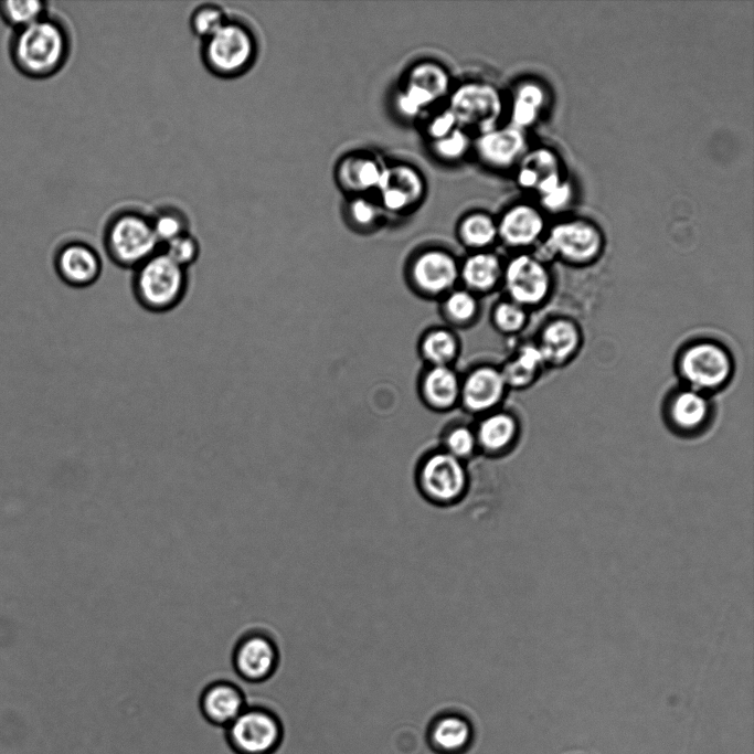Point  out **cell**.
I'll use <instances>...</instances> for the list:
<instances>
[{"label":"cell","instance_id":"obj_1","mask_svg":"<svg viewBox=\"0 0 754 754\" xmlns=\"http://www.w3.org/2000/svg\"><path fill=\"white\" fill-rule=\"evenodd\" d=\"M71 41L65 26L49 15L15 30L10 56L17 70L31 78H46L67 61Z\"/></svg>","mask_w":754,"mask_h":754},{"label":"cell","instance_id":"obj_2","mask_svg":"<svg viewBox=\"0 0 754 754\" xmlns=\"http://www.w3.org/2000/svg\"><path fill=\"white\" fill-rule=\"evenodd\" d=\"M188 269L161 249L132 270L131 290L136 301L155 314L174 309L185 298Z\"/></svg>","mask_w":754,"mask_h":754},{"label":"cell","instance_id":"obj_3","mask_svg":"<svg viewBox=\"0 0 754 754\" xmlns=\"http://www.w3.org/2000/svg\"><path fill=\"white\" fill-rule=\"evenodd\" d=\"M103 243L115 265L132 270L161 249L150 217L137 211L115 214L105 227Z\"/></svg>","mask_w":754,"mask_h":754},{"label":"cell","instance_id":"obj_4","mask_svg":"<svg viewBox=\"0 0 754 754\" xmlns=\"http://www.w3.org/2000/svg\"><path fill=\"white\" fill-rule=\"evenodd\" d=\"M202 60L206 68L220 77H236L255 63L258 43L244 22L229 19L213 35L202 41Z\"/></svg>","mask_w":754,"mask_h":754},{"label":"cell","instance_id":"obj_5","mask_svg":"<svg viewBox=\"0 0 754 754\" xmlns=\"http://www.w3.org/2000/svg\"><path fill=\"white\" fill-rule=\"evenodd\" d=\"M415 479L423 498L439 507L458 503L469 485L465 463L443 449L427 454L420 461Z\"/></svg>","mask_w":754,"mask_h":754},{"label":"cell","instance_id":"obj_6","mask_svg":"<svg viewBox=\"0 0 754 754\" xmlns=\"http://www.w3.org/2000/svg\"><path fill=\"white\" fill-rule=\"evenodd\" d=\"M284 737L279 716L269 708L247 704L224 729V739L234 754H274Z\"/></svg>","mask_w":754,"mask_h":754},{"label":"cell","instance_id":"obj_7","mask_svg":"<svg viewBox=\"0 0 754 754\" xmlns=\"http://www.w3.org/2000/svg\"><path fill=\"white\" fill-rule=\"evenodd\" d=\"M603 246L604 235L596 223L583 217L566 219L552 225L537 257L542 262L560 257L572 264H586L601 254Z\"/></svg>","mask_w":754,"mask_h":754},{"label":"cell","instance_id":"obj_8","mask_svg":"<svg viewBox=\"0 0 754 754\" xmlns=\"http://www.w3.org/2000/svg\"><path fill=\"white\" fill-rule=\"evenodd\" d=\"M448 109L459 128L479 134L495 127L503 113V100L491 84L468 82L459 85L449 98Z\"/></svg>","mask_w":754,"mask_h":754},{"label":"cell","instance_id":"obj_9","mask_svg":"<svg viewBox=\"0 0 754 754\" xmlns=\"http://www.w3.org/2000/svg\"><path fill=\"white\" fill-rule=\"evenodd\" d=\"M679 370L690 389L702 393L716 390L729 380L732 373V360L722 346L701 341L683 351Z\"/></svg>","mask_w":754,"mask_h":754},{"label":"cell","instance_id":"obj_10","mask_svg":"<svg viewBox=\"0 0 754 754\" xmlns=\"http://www.w3.org/2000/svg\"><path fill=\"white\" fill-rule=\"evenodd\" d=\"M279 658L275 639L263 631L253 630L240 637L233 648L231 662L241 680L255 684L274 676Z\"/></svg>","mask_w":754,"mask_h":754},{"label":"cell","instance_id":"obj_11","mask_svg":"<svg viewBox=\"0 0 754 754\" xmlns=\"http://www.w3.org/2000/svg\"><path fill=\"white\" fill-rule=\"evenodd\" d=\"M502 280L509 300L525 307L543 301L551 287L550 274L537 256L520 254L503 267Z\"/></svg>","mask_w":754,"mask_h":754},{"label":"cell","instance_id":"obj_12","mask_svg":"<svg viewBox=\"0 0 754 754\" xmlns=\"http://www.w3.org/2000/svg\"><path fill=\"white\" fill-rule=\"evenodd\" d=\"M449 89L447 72L434 62L414 65L407 74L404 91L396 98L400 113L415 117L445 96Z\"/></svg>","mask_w":754,"mask_h":754},{"label":"cell","instance_id":"obj_13","mask_svg":"<svg viewBox=\"0 0 754 754\" xmlns=\"http://www.w3.org/2000/svg\"><path fill=\"white\" fill-rule=\"evenodd\" d=\"M410 277L421 293L429 296L446 295L459 279V264L450 253L429 248L414 258Z\"/></svg>","mask_w":754,"mask_h":754},{"label":"cell","instance_id":"obj_14","mask_svg":"<svg viewBox=\"0 0 754 754\" xmlns=\"http://www.w3.org/2000/svg\"><path fill=\"white\" fill-rule=\"evenodd\" d=\"M517 166V183L537 193L538 198L567 180L562 159L549 147L528 150Z\"/></svg>","mask_w":754,"mask_h":754},{"label":"cell","instance_id":"obj_15","mask_svg":"<svg viewBox=\"0 0 754 754\" xmlns=\"http://www.w3.org/2000/svg\"><path fill=\"white\" fill-rule=\"evenodd\" d=\"M475 148L481 161L489 167L509 169L522 159L528 144L524 130L509 124L479 134Z\"/></svg>","mask_w":754,"mask_h":754},{"label":"cell","instance_id":"obj_16","mask_svg":"<svg viewBox=\"0 0 754 754\" xmlns=\"http://www.w3.org/2000/svg\"><path fill=\"white\" fill-rule=\"evenodd\" d=\"M54 262L60 278L75 288L95 284L103 272L99 253L94 246L82 241H71L62 245Z\"/></svg>","mask_w":754,"mask_h":754},{"label":"cell","instance_id":"obj_17","mask_svg":"<svg viewBox=\"0 0 754 754\" xmlns=\"http://www.w3.org/2000/svg\"><path fill=\"white\" fill-rule=\"evenodd\" d=\"M498 238L513 248L528 247L541 240L545 230L543 211L530 203L510 206L497 221Z\"/></svg>","mask_w":754,"mask_h":754},{"label":"cell","instance_id":"obj_18","mask_svg":"<svg viewBox=\"0 0 754 754\" xmlns=\"http://www.w3.org/2000/svg\"><path fill=\"white\" fill-rule=\"evenodd\" d=\"M507 387L501 370L480 365L461 380L459 402L470 413H487L501 402Z\"/></svg>","mask_w":754,"mask_h":754},{"label":"cell","instance_id":"obj_19","mask_svg":"<svg viewBox=\"0 0 754 754\" xmlns=\"http://www.w3.org/2000/svg\"><path fill=\"white\" fill-rule=\"evenodd\" d=\"M247 705L242 688L230 680H215L203 688L199 710L211 725L225 729Z\"/></svg>","mask_w":754,"mask_h":754},{"label":"cell","instance_id":"obj_20","mask_svg":"<svg viewBox=\"0 0 754 754\" xmlns=\"http://www.w3.org/2000/svg\"><path fill=\"white\" fill-rule=\"evenodd\" d=\"M378 190L385 209L400 212L415 204L424 192L421 174L410 166L384 168Z\"/></svg>","mask_w":754,"mask_h":754},{"label":"cell","instance_id":"obj_21","mask_svg":"<svg viewBox=\"0 0 754 754\" xmlns=\"http://www.w3.org/2000/svg\"><path fill=\"white\" fill-rule=\"evenodd\" d=\"M580 342L578 327L573 321L561 318L550 321L543 328L538 348L544 362L559 365L575 354Z\"/></svg>","mask_w":754,"mask_h":754},{"label":"cell","instance_id":"obj_22","mask_svg":"<svg viewBox=\"0 0 754 754\" xmlns=\"http://www.w3.org/2000/svg\"><path fill=\"white\" fill-rule=\"evenodd\" d=\"M460 385L452 365H431L423 375L421 391L428 406L445 411L459 402Z\"/></svg>","mask_w":754,"mask_h":754},{"label":"cell","instance_id":"obj_23","mask_svg":"<svg viewBox=\"0 0 754 754\" xmlns=\"http://www.w3.org/2000/svg\"><path fill=\"white\" fill-rule=\"evenodd\" d=\"M428 740L438 753L460 754L471 743L472 728L470 722L459 714H443L432 723Z\"/></svg>","mask_w":754,"mask_h":754},{"label":"cell","instance_id":"obj_24","mask_svg":"<svg viewBox=\"0 0 754 754\" xmlns=\"http://www.w3.org/2000/svg\"><path fill=\"white\" fill-rule=\"evenodd\" d=\"M503 266L495 253L478 251L459 264V279L474 294L492 290L502 279Z\"/></svg>","mask_w":754,"mask_h":754},{"label":"cell","instance_id":"obj_25","mask_svg":"<svg viewBox=\"0 0 754 754\" xmlns=\"http://www.w3.org/2000/svg\"><path fill=\"white\" fill-rule=\"evenodd\" d=\"M475 433L478 449L497 455L512 445L518 433V424L511 414L493 412L480 421Z\"/></svg>","mask_w":754,"mask_h":754},{"label":"cell","instance_id":"obj_26","mask_svg":"<svg viewBox=\"0 0 754 754\" xmlns=\"http://www.w3.org/2000/svg\"><path fill=\"white\" fill-rule=\"evenodd\" d=\"M548 94L545 88L533 81L521 83L513 95L510 111V125L522 130L533 126L545 106Z\"/></svg>","mask_w":754,"mask_h":754},{"label":"cell","instance_id":"obj_27","mask_svg":"<svg viewBox=\"0 0 754 754\" xmlns=\"http://www.w3.org/2000/svg\"><path fill=\"white\" fill-rule=\"evenodd\" d=\"M710 404L705 395L689 389L678 392L669 405L672 423L682 431L699 428L708 418Z\"/></svg>","mask_w":754,"mask_h":754},{"label":"cell","instance_id":"obj_28","mask_svg":"<svg viewBox=\"0 0 754 754\" xmlns=\"http://www.w3.org/2000/svg\"><path fill=\"white\" fill-rule=\"evenodd\" d=\"M383 169L376 161L365 157H349L340 166L341 182L349 189L367 191L380 185Z\"/></svg>","mask_w":754,"mask_h":754},{"label":"cell","instance_id":"obj_29","mask_svg":"<svg viewBox=\"0 0 754 754\" xmlns=\"http://www.w3.org/2000/svg\"><path fill=\"white\" fill-rule=\"evenodd\" d=\"M543 363L544 360L538 346L521 347L513 359L501 369L507 386H527L534 380Z\"/></svg>","mask_w":754,"mask_h":754},{"label":"cell","instance_id":"obj_30","mask_svg":"<svg viewBox=\"0 0 754 754\" xmlns=\"http://www.w3.org/2000/svg\"><path fill=\"white\" fill-rule=\"evenodd\" d=\"M458 234L466 246L485 251L498 240L497 221L484 212L468 214L461 220Z\"/></svg>","mask_w":754,"mask_h":754},{"label":"cell","instance_id":"obj_31","mask_svg":"<svg viewBox=\"0 0 754 754\" xmlns=\"http://www.w3.org/2000/svg\"><path fill=\"white\" fill-rule=\"evenodd\" d=\"M458 350L455 334L442 328L428 331L421 341L422 355L431 365H450Z\"/></svg>","mask_w":754,"mask_h":754},{"label":"cell","instance_id":"obj_32","mask_svg":"<svg viewBox=\"0 0 754 754\" xmlns=\"http://www.w3.org/2000/svg\"><path fill=\"white\" fill-rule=\"evenodd\" d=\"M46 11V3L39 0L0 1V17L14 30L22 29L42 19L47 15Z\"/></svg>","mask_w":754,"mask_h":754},{"label":"cell","instance_id":"obj_33","mask_svg":"<svg viewBox=\"0 0 754 754\" xmlns=\"http://www.w3.org/2000/svg\"><path fill=\"white\" fill-rule=\"evenodd\" d=\"M479 310L476 294L466 288L453 289L445 295L443 311L455 325H466L476 318Z\"/></svg>","mask_w":754,"mask_h":754},{"label":"cell","instance_id":"obj_34","mask_svg":"<svg viewBox=\"0 0 754 754\" xmlns=\"http://www.w3.org/2000/svg\"><path fill=\"white\" fill-rule=\"evenodd\" d=\"M150 220L155 235L161 246L189 232L185 214L174 208L161 209Z\"/></svg>","mask_w":754,"mask_h":754},{"label":"cell","instance_id":"obj_35","mask_svg":"<svg viewBox=\"0 0 754 754\" xmlns=\"http://www.w3.org/2000/svg\"><path fill=\"white\" fill-rule=\"evenodd\" d=\"M230 18L216 4L206 3L197 7L190 17V28L202 41L219 31Z\"/></svg>","mask_w":754,"mask_h":754},{"label":"cell","instance_id":"obj_36","mask_svg":"<svg viewBox=\"0 0 754 754\" xmlns=\"http://www.w3.org/2000/svg\"><path fill=\"white\" fill-rule=\"evenodd\" d=\"M443 445V450L464 463L478 450L475 429L465 424L450 427L444 435Z\"/></svg>","mask_w":754,"mask_h":754},{"label":"cell","instance_id":"obj_37","mask_svg":"<svg viewBox=\"0 0 754 754\" xmlns=\"http://www.w3.org/2000/svg\"><path fill=\"white\" fill-rule=\"evenodd\" d=\"M161 251L174 263L188 269L199 258L200 244L199 241L188 232L162 245Z\"/></svg>","mask_w":754,"mask_h":754},{"label":"cell","instance_id":"obj_38","mask_svg":"<svg viewBox=\"0 0 754 754\" xmlns=\"http://www.w3.org/2000/svg\"><path fill=\"white\" fill-rule=\"evenodd\" d=\"M495 327L503 333H516L527 322V314L522 306L511 301H500L492 311Z\"/></svg>","mask_w":754,"mask_h":754},{"label":"cell","instance_id":"obj_39","mask_svg":"<svg viewBox=\"0 0 754 754\" xmlns=\"http://www.w3.org/2000/svg\"><path fill=\"white\" fill-rule=\"evenodd\" d=\"M469 146V135L459 127L455 128L447 136L433 141L435 153L445 160L461 158L467 152Z\"/></svg>","mask_w":754,"mask_h":754},{"label":"cell","instance_id":"obj_40","mask_svg":"<svg viewBox=\"0 0 754 754\" xmlns=\"http://www.w3.org/2000/svg\"><path fill=\"white\" fill-rule=\"evenodd\" d=\"M572 198L573 187L567 179L551 192L540 197L539 202L543 212L556 213L563 211L571 203Z\"/></svg>","mask_w":754,"mask_h":754},{"label":"cell","instance_id":"obj_41","mask_svg":"<svg viewBox=\"0 0 754 754\" xmlns=\"http://www.w3.org/2000/svg\"><path fill=\"white\" fill-rule=\"evenodd\" d=\"M457 127L454 115L447 108L431 120L427 126V134L434 141L447 136Z\"/></svg>","mask_w":754,"mask_h":754},{"label":"cell","instance_id":"obj_42","mask_svg":"<svg viewBox=\"0 0 754 754\" xmlns=\"http://www.w3.org/2000/svg\"><path fill=\"white\" fill-rule=\"evenodd\" d=\"M350 214L353 221L361 226L372 224L376 217L375 208L364 199H357L350 204Z\"/></svg>","mask_w":754,"mask_h":754}]
</instances>
